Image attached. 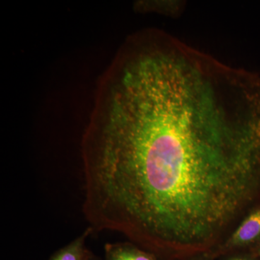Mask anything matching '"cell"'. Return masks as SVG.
<instances>
[{
    "label": "cell",
    "mask_w": 260,
    "mask_h": 260,
    "mask_svg": "<svg viewBox=\"0 0 260 260\" xmlns=\"http://www.w3.org/2000/svg\"><path fill=\"white\" fill-rule=\"evenodd\" d=\"M206 256H203V257H200L199 259H197L194 260H208L206 259Z\"/></svg>",
    "instance_id": "cell-9"
},
{
    "label": "cell",
    "mask_w": 260,
    "mask_h": 260,
    "mask_svg": "<svg viewBox=\"0 0 260 260\" xmlns=\"http://www.w3.org/2000/svg\"><path fill=\"white\" fill-rule=\"evenodd\" d=\"M85 260H99L97 259L95 256H94L90 252V254H88V256H87L86 259Z\"/></svg>",
    "instance_id": "cell-7"
},
{
    "label": "cell",
    "mask_w": 260,
    "mask_h": 260,
    "mask_svg": "<svg viewBox=\"0 0 260 260\" xmlns=\"http://www.w3.org/2000/svg\"><path fill=\"white\" fill-rule=\"evenodd\" d=\"M260 246V201L213 250L205 255H227L239 251H254Z\"/></svg>",
    "instance_id": "cell-2"
},
{
    "label": "cell",
    "mask_w": 260,
    "mask_h": 260,
    "mask_svg": "<svg viewBox=\"0 0 260 260\" xmlns=\"http://www.w3.org/2000/svg\"><path fill=\"white\" fill-rule=\"evenodd\" d=\"M105 260H162L132 242L109 243L104 246Z\"/></svg>",
    "instance_id": "cell-3"
},
{
    "label": "cell",
    "mask_w": 260,
    "mask_h": 260,
    "mask_svg": "<svg viewBox=\"0 0 260 260\" xmlns=\"http://www.w3.org/2000/svg\"><path fill=\"white\" fill-rule=\"evenodd\" d=\"M223 260H260L254 251H245L227 254Z\"/></svg>",
    "instance_id": "cell-6"
},
{
    "label": "cell",
    "mask_w": 260,
    "mask_h": 260,
    "mask_svg": "<svg viewBox=\"0 0 260 260\" xmlns=\"http://www.w3.org/2000/svg\"><path fill=\"white\" fill-rule=\"evenodd\" d=\"M256 254H257V256H259L260 259V246L255 251Z\"/></svg>",
    "instance_id": "cell-8"
},
{
    "label": "cell",
    "mask_w": 260,
    "mask_h": 260,
    "mask_svg": "<svg viewBox=\"0 0 260 260\" xmlns=\"http://www.w3.org/2000/svg\"><path fill=\"white\" fill-rule=\"evenodd\" d=\"M93 232L88 228L80 237L54 253L49 260H85L90 254L85 245L86 239Z\"/></svg>",
    "instance_id": "cell-4"
},
{
    "label": "cell",
    "mask_w": 260,
    "mask_h": 260,
    "mask_svg": "<svg viewBox=\"0 0 260 260\" xmlns=\"http://www.w3.org/2000/svg\"><path fill=\"white\" fill-rule=\"evenodd\" d=\"M81 150L93 231L160 257L208 254L260 201V74L136 32L103 77Z\"/></svg>",
    "instance_id": "cell-1"
},
{
    "label": "cell",
    "mask_w": 260,
    "mask_h": 260,
    "mask_svg": "<svg viewBox=\"0 0 260 260\" xmlns=\"http://www.w3.org/2000/svg\"><path fill=\"white\" fill-rule=\"evenodd\" d=\"M145 5L143 9L158 10L162 14L175 15H180L184 10V3L181 1H168L164 3H143Z\"/></svg>",
    "instance_id": "cell-5"
}]
</instances>
